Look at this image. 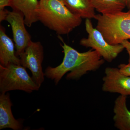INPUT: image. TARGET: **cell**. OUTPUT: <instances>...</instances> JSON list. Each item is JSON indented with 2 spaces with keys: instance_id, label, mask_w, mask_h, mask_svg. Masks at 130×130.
Here are the masks:
<instances>
[{
  "instance_id": "16",
  "label": "cell",
  "mask_w": 130,
  "mask_h": 130,
  "mask_svg": "<svg viewBox=\"0 0 130 130\" xmlns=\"http://www.w3.org/2000/svg\"><path fill=\"white\" fill-rule=\"evenodd\" d=\"M11 0H0V10L5 9L6 7H11Z\"/></svg>"
},
{
  "instance_id": "7",
  "label": "cell",
  "mask_w": 130,
  "mask_h": 130,
  "mask_svg": "<svg viewBox=\"0 0 130 130\" xmlns=\"http://www.w3.org/2000/svg\"><path fill=\"white\" fill-rule=\"evenodd\" d=\"M6 20L11 26L16 55L19 57L31 41V37L26 29L24 15L21 12L8 11Z\"/></svg>"
},
{
  "instance_id": "6",
  "label": "cell",
  "mask_w": 130,
  "mask_h": 130,
  "mask_svg": "<svg viewBox=\"0 0 130 130\" xmlns=\"http://www.w3.org/2000/svg\"><path fill=\"white\" fill-rule=\"evenodd\" d=\"M19 57L21 66L30 70L33 81L41 87L45 76L42 67L44 50L41 43L31 41Z\"/></svg>"
},
{
  "instance_id": "14",
  "label": "cell",
  "mask_w": 130,
  "mask_h": 130,
  "mask_svg": "<svg viewBox=\"0 0 130 130\" xmlns=\"http://www.w3.org/2000/svg\"><path fill=\"white\" fill-rule=\"evenodd\" d=\"M94 8L101 14H113L126 7L125 0H92Z\"/></svg>"
},
{
  "instance_id": "8",
  "label": "cell",
  "mask_w": 130,
  "mask_h": 130,
  "mask_svg": "<svg viewBox=\"0 0 130 130\" xmlns=\"http://www.w3.org/2000/svg\"><path fill=\"white\" fill-rule=\"evenodd\" d=\"M103 78V91L130 96V76L123 74L119 68L107 67Z\"/></svg>"
},
{
  "instance_id": "19",
  "label": "cell",
  "mask_w": 130,
  "mask_h": 130,
  "mask_svg": "<svg viewBox=\"0 0 130 130\" xmlns=\"http://www.w3.org/2000/svg\"><path fill=\"white\" fill-rule=\"evenodd\" d=\"M126 2V7L129 10H130V0H125Z\"/></svg>"
},
{
  "instance_id": "10",
  "label": "cell",
  "mask_w": 130,
  "mask_h": 130,
  "mask_svg": "<svg viewBox=\"0 0 130 130\" xmlns=\"http://www.w3.org/2000/svg\"><path fill=\"white\" fill-rule=\"evenodd\" d=\"M0 63L4 67L11 64L21 65L20 59L15 53L14 43L6 34L5 28L1 25L0 27Z\"/></svg>"
},
{
  "instance_id": "17",
  "label": "cell",
  "mask_w": 130,
  "mask_h": 130,
  "mask_svg": "<svg viewBox=\"0 0 130 130\" xmlns=\"http://www.w3.org/2000/svg\"><path fill=\"white\" fill-rule=\"evenodd\" d=\"M123 45L124 48L126 49L128 55H129V63L130 62V41H129L128 40H124L121 43Z\"/></svg>"
},
{
  "instance_id": "9",
  "label": "cell",
  "mask_w": 130,
  "mask_h": 130,
  "mask_svg": "<svg viewBox=\"0 0 130 130\" xmlns=\"http://www.w3.org/2000/svg\"><path fill=\"white\" fill-rule=\"evenodd\" d=\"M13 104L8 93L0 95V129L10 128L13 130H21V122L14 118L12 113Z\"/></svg>"
},
{
  "instance_id": "1",
  "label": "cell",
  "mask_w": 130,
  "mask_h": 130,
  "mask_svg": "<svg viewBox=\"0 0 130 130\" xmlns=\"http://www.w3.org/2000/svg\"><path fill=\"white\" fill-rule=\"evenodd\" d=\"M63 42V44H61L64 53L62 63L55 67H48L44 73V76L54 81L56 85L68 72L67 79H77L88 72L98 70L105 63L99 53L92 48L80 53Z\"/></svg>"
},
{
  "instance_id": "13",
  "label": "cell",
  "mask_w": 130,
  "mask_h": 130,
  "mask_svg": "<svg viewBox=\"0 0 130 130\" xmlns=\"http://www.w3.org/2000/svg\"><path fill=\"white\" fill-rule=\"evenodd\" d=\"M70 11L82 18L95 19L96 14L92 0H63Z\"/></svg>"
},
{
  "instance_id": "15",
  "label": "cell",
  "mask_w": 130,
  "mask_h": 130,
  "mask_svg": "<svg viewBox=\"0 0 130 130\" xmlns=\"http://www.w3.org/2000/svg\"><path fill=\"white\" fill-rule=\"evenodd\" d=\"M118 68L123 74L130 76V62L128 64H120L119 65Z\"/></svg>"
},
{
  "instance_id": "4",
  "label": "cell",
  "mask_w": 130,
  "mask_h": 130,
  "mask_svg": "<svg viewBox=\"0 0 130 130\" xmlns=\"http://www.w3.org/2000/svg\"><path fill=\"white\" fill-rule=\"evenodd\" d=\"M40 88L21 65L11 64L6 67L0 65L1 93L14 90L31 93Z\"/></svg>"
},
{
  "instance_id": "3",
  "label": "cell",
  "mask_w": 130,
  "mask_h": 130,
  "mask_svg": "<svg viewBox=\"0 0 130 130\" xmlns=\"http://www.w3.org/2000/svg\"><path fill=\"white\" fill-rule=\"evenodd\" d=\"M96 28L101 32L109 44H121L124 40L130 39V10L113 14H98Z\"/></svg>"
},
{
  "instance_id": "12",
  "label": "cell",
  "mask_w": 130,
  "mask_h": 130,
  "mask_svg": "<svg viewBox=\"0 0 130 130\" xmlns=\"http://www.w3.org/2000/svg\"><path fill=\"white\" fill-rule=\"evenodd\" d=\"M39 3L38 0H11V7L23 14L25 25L30 27L38 21L37 10Z\"/></svg>"
},
{
  "instance_id": "18",
  "label": "cell",
  "mask_w": 130,
  "mask_h": 130,
  "mask_svg": "<svg viewBox=\"0 0 130 130\" xmlns=\"http://www.w3.org/2000/svg\"><path fill=\"white\" fill-rule=\"evenodd\" d=\"M8 12V11L5 9L0 10V22L6 20Z\"/></svg>"
},
{
  "instance_id": "2",
  "label": "cell",
  "mask_w": 130,
  "mask_h": 130,
  "mask_svg": "<svg viewBox=\"0 0 130 130\" xmlns=\"http://www.w3.org/2000/svg\"><path fill=\"white\" fill-rule=\"evenodd\" d=\"M37 13L38 21L59 35H68L82 23V18L71 11L63 0H40Z\"/></svg>"
},
{
  "instance_id": "11",
  "label": "cell",
  "mask_w": 130,
  "mask_h": 130,
  "mask_svg": "<svg viewBox=\"0 0 130 130\" xmlns=\"http://www.w3.org/2000/svg\"><path fill=\"white\" fill-rule=\"evenodd\" d=\"M127 96L120 95L115 101L113 120L120 130H130V111L126 105Z\"/></svg>"
},
{
  "instance_id": "5",
  "label": "cell",
  "mask_w": 130,
  "mask_h": 130,
  "mask_svg": "<svg viewBox=\"0 0 130 130\" xmlns=\"http://www.w3.org/2000/svg\"><path fill=\"white\" fill-rule=\"evenodd\" d=\"M85 26L88 37L87 38H82L79 44L86 47H91L98 52L105 60L112 62L124 49L121 44H109L101 32L96 28H94L90 19H86Z\"/></svg>"
}]
</instances>
